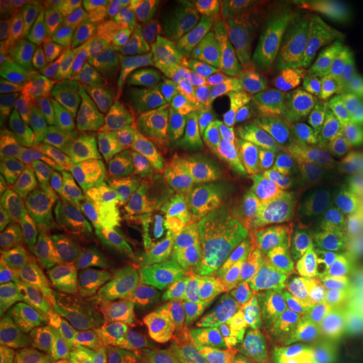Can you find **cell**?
Instances as JSON below:
<instances>
[{"label": "cell", "mask_w": 363, "mask_h": 363, "mask_svg": "<svg viewBox=\"0 0 363 363\" xmlns=\"http://www.w3.org/2000/svg\"><path fill=\"white\" fill-rule=\"evenodd\" d=\"M203 256L190 289L194 323L202 330L246 328L261 306V288L217 233L211 216L201 219Z\"/></svg>", "instance_id": "1"}, {"label": "cell", "mask_w": 363, "mask_h": 363, "mask_svg": "<svg viewBox=\"0 0 363 363\" xmlns=\"http://www.w3.org/2000/svg\"><path fill=\"white\" fill-rule=\"evenodd\" d=\"M202 216L203 211L194 202L158 201L145 203L128 230L133 246L165 271L185 294L192 289L203 256Z\"/></svg>", "instance_id": "2"}, {"label": "cell", "mask_w": 363, "mask_h": 363, "mask_svg": "<svg viewBox=\"0 0 363 363\" xmlns=\"http://www.w3.org/2000/svg\"><path fill=\"white\" fill-rule=\"evenodd\" d=\"M303 135L276 113L259 130L234 147L222 150V160L233 165L272 207L284 201L296 177Z\"/></svg>", "instance_id": "3"}, {"label": "cell", "mask_w": 363, "mask_h": 363, "mask_svg": "<svg viewBox=\"0 0 363 363\" xmlns=\"http://www.w3.org/2000/svg\"><path fill=\"white\" fill-rule=\"evenodd\" d=\"M338 306L335 291L311 259L291 251L267 281L257 315L246 330L283 331Z\"/></svg>", "instance_id": "4"}, {"label": "cell", "mask_w": 363, "mask_h": 363, "mask_svg": "<svg viewBox=\"0 0 363 363\" xmlns=\"http://www.w3.org/2000/svg\"><path fill=\"white\" fill-rule=\"evenodd\" d=\"M143 203L121 197L84 177L72 182L71 201L59 211L52 235L69 240L81 249L94 244L125 242L130 225Z\"/></svg>", "instance_id": "5"}, {"label": "cell", "mask_w": 363, "mask_h": 363, "mask_svg": "<svg viewBox=\"0 0 363 363\" xmlns=\"http://www.w3.org/2000/svg\"><path fill=\"white\" fill-rule=\"evenodd\" d=\"M93 113L62 96L45 101L22 128L29 147L52 169L76 182L84 179L81 148Z\"/></svg>", "instance_id": "6"}, {"label": "cell", "mask_w": 363, "mask_h": 363, "mask_svg": "<svg viewBox=\"0 0 363 363\" xmlns=\"http://www.w3.org/2000/svg\"><path fill=\"white\" fill-rule=\"evenodd\" d=\"M208 216L254 283H267L293 251L294 227L274 208L261 214Z\"/></svg>", "instance_id": "7"}, {"label": "cell", "mask_w": 363, "mask_h": 363, "mask_svg": "<svg viewBox=\"0 0 363 363\" xmlns=\"http://www.w3.org/2000/svg\"><path fill=\"white\" fill-rule=\"evenodd\" d=\"M299 162L301 177L293 202V251L301 242L320 194L338 177L363 169V136L342 140H310L303 136Z\"/></svg>", "instance_id": "8"}, {"label": "cell", "mask_w": 363, "mask_h": 363, "mask_svg": "<svg viewBox=\"0 0 363 363\" xmlns=\"http://www.w3.org/2000/svg\"><path fill=\"white\" fill-rule=\"evenodd\" d=\"M22 315L54 363H88L83 326L57 301L39 272L22 294Z\"/></svg>", "instance_id": "9"}, {"label": "cell", "mask_w": 363, "mask_h": 363, "mask_svg": "<svg viewBox=\"0 0 363 363\" xmlns=\"http://www.w3.org/2000/svg\"><path fill=\"white\" fill-rule=\"evenodd\" d=\"M199 335L195 323L167 330L150 323L138 313H130L120 318L106 358L125 363H177Z\"/></svg>", "instance_id": "10"}, {"label": "cell", "mask_w": 363, "mask_h": 363, "mask_svg": "<svg viewBox=\"0 0 363 363\" xmlns=\"http://www.w3.org/2000/svg\"><path fill=\"white\" fill-rule=\"evenodd\" d=\"M0 189L4 195L27 206L61 211L71 201L72 180L35 155L24 142L0 167Z\"/></svg>", "instance_id": "11"}, {"label": "cell", "mask_w": 363, "mask_h": 363, "mask_svg": "<svg viewBox=\"0 0 363 363\" xmlns=\"http://www.w3.org/2000/svg\"><path fill=\"white\" fill-rule=\"evenodd\" d=\"M61 74L57 43L49 29L33 39L27 65L26 86L16 103L0 104V135L19 136L30 116L45 101L56 96Z\"/></svg>", "instance_id": "12"}, {"label": "cell", "mask_w": 363, "mask_h": 363, "mask_svg": "<svg viewBox=\"0 0 363 363\" xmlns=\"http://www.w3.org/2000/svg\"><path fill=\"white\" fill-rule=\"evenodd\" d=\"M286 118L294 130L310 140L363 136V101L353 84L352 62H345L338 74L331 79L325 98L310 116Z\"/></svg>", "instance_id": "13"}, {"label": "cell", "mask_w": 363, "mask_h": 363, "mask_svg": "<svg viewBox=\"0 0 363 363\" xmlns=\"http://www.w3.org/2000/svg\"><path fill=\"white\" fill-rule=\"evenodd\" d=\"M177 199L194 202L206 214L216 216L261 214L272 208L233 165L222 160V157H217L206 175Z\"/></svg>", "instance_id": "14"}, {"label": "cell", "mask_w": 363, "mask_h": 363, "mask_svg": "<svg viewBox=\"0 0 363 363\" xmlns=\"http://www.w3.org/2000/svg\"><path fill=\"white\" fill-rule=\"evenodd\" d=\"M242 65L244 61L240 59L222 52L216 40L206 56L189 72L175 120L180 123L192 121L238 91Z\"/></svg>", "instance_id": "15"}, {"label": "cell", "mask_w": 363, "mask_h": 363, "mask_svg": "<svg viewBox=\"0 0 363 363\" xmlns=\"http://www.w3.org/2000/svg\"><path fill=\"white\" fill-rule=\"evenodd\" d=\"M118 310L120 308L110 288L99 271L84 256L79 267L74 313L88 342V363L106 358L108 348L120 325L121 316H118Z\"/></svg>", "instance_id": "16"}, {"label": "cell", "mask_w": 363, "mask_h": 363, "mask_svg": "<svg viewBox=\"0 0 363 363\" xmlns=\"http://www.w3.org/2000/svg\"><path fill=\"white\" fill-rule=\"evenodd\" d=\"M318 71H323V67L316 57L308 54H289L281 48L267 49L244 61L239 91L279 111L288 86L298 76Z\"/></svg>", "instance_id": "17"}, {"label": "cell", "mask_w": 363, "mask_h": 363, "mask_svg": "<svg viewBox=\"0 0 363 363\" xmlns=\"http://www.w3.org/2000/svg\"><path fill=\"white\" fill-rule=\"evenodd\" d=\"M130 256L136 278L138 315L167 330L187 325L189 308L180 286L136 247H130Z\"/></svg>", "instance_id": "18"}, {"label": "cell", "mask_w": 363, "mask_h": 363, "mask_svg": "<svg viewBox=\"0 0 363 363\" xmlns=\"http://www.w3.org/2000/svg\"><path fill=\"white\" fill-rule=\"evenodd\" d=\"M313 246L342 286L363 281V219L323 217L313 224Z\"/></svg>", "instance_id": "19"}, {"label": "cell", "mask_w": 363, "mask_h": 363, "mask_svg": "<svg viewBox=\"0 0 363 363\" xmlns=\"http://www.w3.org/2000/svg\"><path fill=\"white\" fill-rule=\"evenodd\" d=\"M111 35L113 21L108 19L67 93L71 101L96 115L108 110L116 94H120L116 67L113 61Z\"/></svg>", "instance_id": "20"}, {"label": "cell", "mask_w": 363, "mask_h": 363, "mask_svg": "<svg viewBox=\"0 0 363 363\" xmlns=\"http://www.w3.org/2000/svg\"><path fill=\"white\" fill-rule=\"evenodd\" d=\"M108 19L110 16L104 12L103 7L98 12H66L48 26V29L56 38L59 56H61V74H59L56 96L69 93L72 81Z\"/></svg>", "instance_id": "21"}, {"label": "cell", "mask_w": 363, "mask_h": 363, "mask_svg": "<svg viewBox=\"0 0 363 363\" xmlns=\"http://www.w3.org/2000/svg\"><path fill=\"white\" fill-rule=\"evenodd\" d=\"M194 126V120L187 123H180L177 120L163 123L160 142H158L155 157L150 165L148 175L133 201L143 203V206L158 201H170L172 185L179 174L182 158L187 150Z\"/></svg>", "instance_id": "22"}, {"label": "cell", "mask_w": 363, "mask_h": 363, "mask_svg": "<svg viewBox=\"0 0 363 363\" xmlns=\"http://www.w3.org/2000/svg\"><path fill=\"white\" fill-rule=\"evenodd\" d=\"M160 44L148 24L136 21H123L113 24L111 51L115 61L118 88L128 93L136 81L153 65Z\"/></svg>", "instance_id": "23"}, {"label": "cell", "mask_w": 363, "mask_h": 363, "mask_svg": "<svg viewBox=\"0 0 363 363\" xmlns=\"http://www.w3.org/2000/svg\"><path fill=\"white\" fill-rule=\"evenodd\" d=\"M222 103L194 120V131L187 150L182 158L179 174L172 185L170 199H177L182 192L192 187L206 175L211 163L222 150Z\"/></svg>", "instance_id": "24"}, {"label": "cell", "mask_w": 363, "mask_h": 363, "mask_svg": "<svg viewBox=\"0 0 363 363\" xmlns=\"http://www.w3.org/2000/svg\"><path fill=\"white\" fill-rule=\"evenodd\" d=\"M52 235L48 233L2 235L0 239V289H2V313L24 294L33 278L35 261Z\"/></svg>", "instance_id": "25"}, {"label": "cell", "mask_w": 363, "mask_h": 363, "mask_svg": "<svg viewBox=\"0 0 363 363\" xmlns=\"http://www.w3.org/2000/svg\"><path fill=\"white\" fill-rule=\"evenodd\" d=\"M187 76L189 71L182 67L153 61L128 91V96L135 106L153 113L167 123L177 118Z\"/></svg>", "instance_id": "26"}, {"label": "cell", "mask_w": 363, "mask_h": 363, "mask_svg": "<svg viewBox=\"0 0 363 363\" xmlns=\"http://www.w3.org/2000/svg\"><path fill=\"white\" fill-rule=\"evenodd\" d=\"M84 256V249L59 235H52L40 249L35 261V272L43 276L57 301L69 311H74L79 267Z\"/></svg>", "instance_id": "27"}, {"label": "cell", "mask_w": 363, "mask_h": 363, "mask_svg": "<svg viewBox=\"0 0 363 363\" xmlns=\"http://www.w3.org/2000/svg\"><path fill=\"white\" fill-rule=\"evenodd\" d=\"M86 259L99 271L123 315L138 313V293L130 246L125 242L94 244L86 249Z\"/></svg>", "instance_id": "28"}, {"label": "cell", "mask_w": 363, "mask_h": 363, "mask_svg": "<svg viewBox=\"0 0 363 363\" xmlns=\"http://www.w3.org/2000/svg\"><path fill=\"white\" fill-rule=\"evenodd\" d=\"M108 125L118 158H126L143 148L157 135L163 121L153 113L135 106L128 93H120L108 106Z\"/></svg>", "instance_id": "29"}, {"label": "cell", "mask_w": 363, "mask_h": 363, "mask_svg": "<svg viewBox=\"0 0 363 363\" xmlns=\"http://www.w3.org/2000/svg\"><path fill=\"white\" fill-rule=\"evenodd\" d=\"M281 49L289 54H308L316 57L321 62L325 74L331 79L347 62L337 30L321 17H306L294 38Z\"/></svg>", "instance_id": "30"}, {"label": "cell", "mask_w": 363, "mask_h": 363, "mask_svg": "<svg viewBox=\"0 0 363 363\" xmlns=\"http://www.w3.org/2000/svg\"><path fill=\"white\" fill-rule=\"evenodd\" d=\"M338 321L337 306L333 311L320 313L303 323L283 330V333L305 363H330L337 347Z\"/></svg>", "instance_id": "31"}, {"label": "cell", "mask_w": 363, "mask_h": 363, "mask_svg": "<svg viewBox=\"0 0 363 363\" xmlns=\"http://www.w3.org/2000/svg\"><path fill=\"white\" fill-rule=\"evenodd\" d=\"M274 108L261 99L249 96L242 91H234L222 101V150L234 147L259 130L276 115ZM220 150V152H222Z\"/></svg>", "instance_id": "32"}, {"label": "cell", "mask_w": 363, "mask_h": 363, "mask_svg": "<svg viewBox=\"0 0 363 363\" xmlns=\"http://www.w3.org/2000/svg\"><path fill=\"white\" fill-rule=\"evenodd\" d=\"M216 40L217 30L211 24V21H207L206 16H202L185 27L175 38L162 44L155 61L182 67V69L190 72L192 67L206 56L208 49L216 44Z\"/></svg>", "instance_id": "33"}, {"label": "cell", "mask_w": 363, "mask_h": 363, "mask_svg": "<svg viewBox=\"0 0 363 363\" xmlns=\"http://www.w3.org/2000/svg\"><path fill=\"white\" fill-rule=\"evenodd\" d=\"M162 126L143 148H140L131 157H126L121 162H118L110 172L98 177L99 184H103L104 187L113 190L121 197L133 201L136 192L142 189L143 182L147 179L150 165H152L153 157H155L158 142H160Z\"/></svg>", "instance_id": "34"}, {"label": "cell", "mask_w": 363, "mask_h": 363, "mask_svg": "<svg viewBox=\"0 0 363 363\" xmlns=\"http://www.w3.org/2000/svg\"><path fill=\"white\" fill-rule=\"evenodd\" d=\"M271 13L252 16L217 30V48L227 56L247 61L262 52L267 44V27Z\"/></svg>", "instance_id": "35"}, {"label": "cell", "mask_w": 363, "mask_h": 363, "mask_svg": "<svg viewBox=\"0 0 363 363\" xmlns=\"http://www.w3.org/2000/svg\"><path fill=\"white\" fill-rule=\"evenodd\" d=\"M316 208L325 217L353 216L363 219V169L331 182L318 197Z\"/></svg>", "instance_id": "36"}, {"label": "cell", "mask_w": 363, "mask_h": 363, "mask_svg": "<svg viewBox=\"0 0 363 363\" xmlns=\"http://www.w3.org/2000/svg\"><path fill=\"white\" fill-rule=\"evenodd\" d=\"M177 363H244L242 340L233 330H203Z\"/></svg>", "instance_id": "37"}, {"label": "cell", "mask_w": 363, "mask_h": 363, "mask_svg": "<svg viewBox=\"0 0 363 363\" xmlns=\"http://www.w3.org/2000/svg\"><path fill=\"white\" fill-rule=\"evenodd\" d=\"M59 211H45L27 206L16 199L2 195L0 199V233L2 235L40 234L54 230Z\"/></svg>", "instance_id": "38"}, {"label": "cell", "mask_w": 363, "mask_h": 363, "mask_svg": "<svg viewBox=\"0 0 363 363\" xmlns=\"http://www.w3.org/2000/svg\"><path fill=\"white\" fill-rule=\"evenodd\" d=\"M321 19L337 30L345 52L363 57V0H328Z\"/></svg>", "instance_id": "39"}, {"label": "cell", "mask_w": 363, "mask_h": 363, "mask_svg": "<svg viewBox=\"0 0 363 363\" xmlns=\"http://www.w3.org/2000/svg\"><path fill=\"white\" fill-rule=\"evenodd\" d=\"M330 84L331 78L323 71L298 76L286 89L278 113L289 118L310 116L320 106Z\"/></svg>", "instance_id": "40"}, {"label": "cell", "mask_w": 363, "mask_h": 363, "mask_svg": "<svg viewBox=\"0 0 363 363\" xmlns=\"http://www.w3.org/2000/svg\"><path fill=\"white\" fill-rule=\"evenodd\" d=\"M242 352L244 363H305L283 331L246 330Z\"/></svg>", "instance_id": "41"}, {"label": "cell", "mask_w": 363, "mask_h": 363, "mask_svg": "<svg viewBox=\"0 0 363 363\" xmlns=\"http://www.w3.org/2000/svg\"><path fill=\"white\" fill-rule=\"evenodd\" d=\"M203 11H207V2L202 0H160L150 29L162 45L202 17Z\"/></svg>", "instance_id": "42"}, {"label": "cell", "mask_w": 363, "mask_h": 363, "mask_svg": "<svg viewBox=\"0 0 363 363\" xmlns=\"http://www.w3.org/2000/svg\"><path fill=\"white\" fill-rule=\"evenodd\" d=\"M116 158L115 142H113L108 120L101 115L94 116L84 136L83 148H81V162H83L84 170L101 177L116 165Z\"/></svg>", "instance_id": "43"}, {"label": "cell", "mask_w": 363, "mask_h": 363, "mask_svg": "<svg viewBox=\"0 0 363 363\" xmlns=\"http://www.w3.org/2000/svg\"><path fill=\"white\" fill-rule=\"evenodd\" d=\"M0 363H54L39 340L17 321H6L0 331Z\"/></svg>", "instance_id": "44"}, {"label": "cell", "mask_w": 363, "mask_h": 363, "mask_svg": "<svg viewBox=\"0 0 363 363\" xmlns=\"http://www.w3.org/2000/svg\"><path fill=\"white\" fill-rule=\"evenodd\" d=\"M30 45L21 49H2L0 52V101L16 103L26 86Z\"/></svg>", "instance_id": "45"}, {"label": "cell", "mask_w": 363, "mask_h": 363, "mask_svg": "<svg viewBox=\"0 0 363 363\" xmlns=\"http://www.w3.org/2000/svg\"><path fill=\"white\" fill-rule=\"evenodd\" d=\"M301 0H278L272 2L269 27H267V43L279 44L283 48L294 38L305 21Z\"/></svg>", "instance_id": "46"}, {"label": "cell", "mask_w": 363, "mask_h": 363, "mask_svg": "<svg viewBox=\"0 0 363 363\" xmlns=\"http://www.w3.org/2000/svg\"><path fill=\"white\" fill-rule=\"evenodd\" d=\"M272 2L266 0H211L207 2L208 21L216 30L233 26L252 16L271 13Z\"/></svg>", "instance_id": "47"}, {"label": "cell", "mask_w": 363, "mask_h": 363, "mask_svg": "<svg viewBox=\"0 0 363 363\" xmlns=\"http://www.w3.org/2000/svg\"><path fill=\"white\" fill-rule=\"evenodd\" d=\"M0 33L4 49H21L33 43V33L26 19L24 0H2L0 2Z\"/></svg>", "instance_id": "48"}, {"label": "cell", "mask_w": 363, "mask_h": 363, "mask_svg": "<svg viewBox=\"0 0 363 363\" xmlns=\"http://www.w3.org/2000/svg\"><path fill=\"white\" fill-rule=\"evenodd\" d=\"M160 0H116V2H103L104 12L110 16L113 24L123 21L145 22L150 26Z\"/></svg>", "instance_id": "49"}, {"label": "cell", "mask_w": 363, "mask_h": 363, "mask_svg": "<svg viewBox=\"0 0 363 363\" xmlns=\"http://www.w3.org/2000/svg\"><path fill=\"white\" fill-rule=\"evenodd\" d=\"M338 311L345 328L363 342V281L347 288L338 303Z\"/></svg>", "instance_id": "50"}, {"label": "cell", "mask_w": 363, "mask_h": 363, "mask_svg": "<svg viewBox=\"0 0 363 363\" xmlns=\"http://www.w3.org/2000/svg\"><path fill=\"white\" fill-rule=\"evenodd\" d=\"M330 363H363V342L345 328L342 318L337 328V347Z\"/></svg>", "instance_id": "51"}, {"label": "cell", "mask_w": 363, "mask_h": 363, "mask_svg": "<svg viewBox=\"0 0 363 363\" xmlns=\"http://www.w3.org/2000/svg\"><path fill=\"white\" fill-rule=\"evenodd\" d=\"M305 17H321L323 16L328 0H301Z\"/></svg>", "instance_id": "52"}, {"label": "cell", "mask_w": 363, "mask_h": 363, "mask_svg": "<svg viewBox=\"0 0 363 363\" xmlns=\"http://www.w3.org/2000/svg\"><path fill=\"white\" fill-rule=\"evenodd\" d=\"M352 74L358 96H360L363 101V57L355 59V61L352 62Z\"/></svg>", "instance_id": "53"}, {"label": "cell", "mask_w": 363, "mask_h": 363, "mask_svg": "<svg viewBox=\"0 0 363 363\" xmlns=\"http://www.w3.org/2000/svg\"><path fill=\"white\" fill-rule=\"evenodd\" d=\"M94 363H125V362L113 360V358H101V360H98V362H94Z\"/></svg>", "instance_id": "54"}]
</instances>
